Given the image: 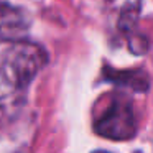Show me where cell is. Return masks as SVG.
I'll list each match as a JSON object with an SVG mask.
<instances>
[{
	"label": "cell",
	"instance_id": "1",
	"mask_svg": "<svg viewBox=\"0 0 153 153\" xmlns=\"http://www.w3.org/2000/svg\"><path fill=\"white\" fill-rule=\"evenodd\" d=\"M48 63V54L40 45L13 41L0 51V84L25 87L36 77Z\"/></svg>",
	"mask_w": 153,
	"mask_h": 153
},
{
	"label": "cell",
	"instance_id": "3",
	"mask_svg": "<svg viewBox=\"0 0 153 153\" xmlns=\"http://www.w3.org/2000/svg\"><path fill=\"white\" fill-rule=\"evenodd\" d=\"M28 30V22L22 10L0 2V41H22Z\"/></svg>",
	"mask_w": 153,
	"mask_h": 153
},
{
	"label": "cell",
	"instance_id": "5",
	"mask_svg": "<svg viewBox=\"0 0 153 153\" xmlns=\"http://www.w3.org/2000/svg\"><path fill=\"white\" fill-rule=\"evenodd\" d=\"M20 110V99L13 96L0 97V127L8 123Z\"/></svg>",
	"mask_w": 153,
	"mask_h": 153
},
{
	"label": "cell",
	"instance_id": "6",
	"mask_svg": "<svg viewBox=\"0 0 153 153\" xmlns=\"http://www.w3.org/2000/svg\"><path fill=\"white\" fill-rule=\"evenodd\" d=\"M128 48L133 54H145L148 50V41L145 36H140V35H132L128 38Z\"/></svg>",
	"mask_w": 153,
	"mask_h": 153
},
{
	"label": "cell",
	"instance_id": "4",
	"mask_svg": "<svg viewBox=\"0 0 153 153\" xmlns=\"http://www.w3.org/2000/svg\"><path fill=\"white\" fill-rule=\"evenodd\" d=\"M104 76L107 81L119 86L128 87V89L135 91V92H145L150 87V79L146 76L145 71L140 69H127V71H117L105 68L104 69Z\"/></svg>",
	"mask_w": 153,
	"mask_h": 153
},
{
	"label": "cell",
	"instance_id": "2",
	"mask_svg": "<svg viewBox=\"0 0 153 153\" xmlns=\"http://www.w3.org/2000/svg\"><path fill=\"white\" fill-rule=\"evenodd\" d=\"M94 130L110 140H130L137 133V120L132 104L123 97H115L107 110L96 120Z\"/></svg>",
	"mask_w": 153,
	"mask_h": 153
}]
</instances>
